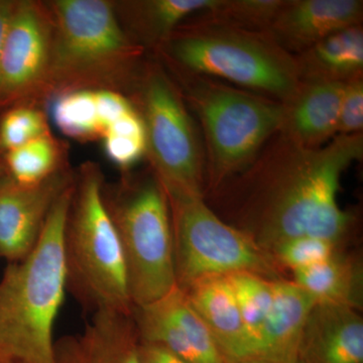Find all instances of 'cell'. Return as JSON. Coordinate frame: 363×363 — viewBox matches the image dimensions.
<instances>
[{"instance_id":"obj_1","label":"cell","mask_w":363,"mask_h":363,"mask_svg":"<svg viewBox=\"0 0 363 363\" xmlns=\"http://www.w3.org/2000/svg\"><path fill=\"white\" fill-rule=\"evenodd\" d=\"M363 157L362 133L303 147L277 133L242 173L204 196L214 213L271 253L291 238L342 245L354 216L338 203L344 172Z\"/></svg>"},{"instance_id":"obj_2","label":"cell","mask_w":363,"mask_h":363,"mask_svg":"<svg viewBox=\"0 0 363 363\" xmlns=\"http://www.w3.org/2000/svg\"><path fill=\"white\" fill-rule=\"evenodd\" d=\"M51 16V54L38 106L81 90H108L130 97L147 59L124 32L112 1H45Z\"/></svg>"},{"instance_id":"obj_3","label":"cell","mask_w":363,"mask_h":363,"mask_svg":"<svg viewBox=\"0 0 363 363\" xmlns=\"http://www.w3.org/2000/svg\"><path fill=\"white\" fill-rule=\"evenodd\" d=\"M172 74L223 81L284 104L301 84L296 57L267 33L191 16L154 52Z\"/></svg>"},{"instance_id":"obj_4","label":"cell","mask_w":363,"mask_h":363,"mask_svg":"<svg viewBox=\"0 0 363 363\" xmlns=\"http://www.w3.org/2000/svg\"><path fill=\"white\" fill-rule=\"evenodd\" d=\"M74 182L59 198L35 248L0 279V353L21 363H54V329L67 293L63 238Z\"/></svg>"},{"instance_id":"obj_5","label":"cell","mask_w":363,"mask_h":363,"mask_svg":"<svg viewBox=\"0 0 363 363\" xmlns=\"http://www.w3.org/2000/svg\"><path fill=\"white\" fill-rule=\"evenodd\" d=\"M104 176L93 162L81 164L64 230L67 292L90 314H131L125 262L105 206Z\"/></svg>"},{"instance_id":"obj_6","label":"cell","mask_w":363,"mask_h":363,"mask_svg":"<svg viewBox=\"0 0 363 363\" xmlns=\"http://www.w3.org/2000/svg\"><path fill=\"white\" fill-rule=\"evenodd\" d=\"M199 123L204 143V196L255 162L279 133L283 104L223 81L169 73Z\"/></svg>"},{"instance_id":"obj_7","label":"cell","mask_w":363,"mask_h":363,"mask_svg":"<svg viewBox=\"0 0 363 363\" xmlns=\"http://www.w3.org/2000/svg\"><path fill=\"white\" fill-rule=\"evenodd\" d=\"M104 198L123 248L133 308L157 302L177 286L168 196L150 169L104 185Z\"/></svg>"},{"instance_id":"obj_8","label":"cell","mask_w":363,"mask_h":363,"mask_svg":"<svg viewBox=\"0 0 363 363\" xmlns=\"http://www.w3.org/2000/svg\"><path fill=\"white\" fill-rule=\"evenodd\" d=\"M142 116L145 157L169 198L204 197V143L178 85L157 60H147L128 97Z\"/></svg>"},{"instance_id":"obj_9","label":"cell","mask_w":363,"mask_h":363,"mask_svg":"<svg viewBox=\"0 0 363 363\" xmlns=\"http://www.w3.org/2000/svg\"><path fill=\"white\" fill-rule=\"evenodd\" d=\"M176 284L185 289L197 279L252 272L286 279L272 255L252 238L214 213L204 197L169 198Z\"/></svg>"},{"instance_id":"obj_10","label":"cell","mask_w":363,"mask_h":363,"mask_svg":"<svg viewBox=\"0 0 363 363\" xmlns=\"http://www.w3.org/2000/svg\"><path fill=\"white\" fill-rule=\"evenodd\" d=\"M52 33L45 1L16 0L0 50V113L18 105L39 107Z\"/></svg>"},{"instance_id":"obj_11","label":"cell","mask_w":363,"mask_h":363,"mask_svg":"<svg viewBox=\"0 0 363 363\" xmlns=\"http://www.w3.org/2000/svg\"><path fill=\"white\" fill-rule=\"evenodd\" d=\"M75 177L70 168L33 185L18 183L6 173L0 177V257L18 262L32 252L52 207Z\"/></svg>"},{"instance_id":"obj_12","label":"cell","mask_w":363,"mask_h":363,"mask_svg":"<svg viewBox=\"0 0 363 363\" xmlns=\"http://www.w3.org/2000/svg\"><path fill=\"white\" fill-rule=\"evenodd\" d=\"M362 0H285L267 35L293 56L332 33L362 25Z\"/></svg>"},{"instance_id":"obj_13","label":"cell","mask_w":363,"mask_h":363,"mask_svg":"<svg viewBox=\"0 0 363 363\" xmlns=\"http://www.w3.org/2000/svg\"><path fill=\"white\" fill-rule=\"evenodd\" d=\"M131 314L98 311L82 331L55 341L54 363H140Z\"/></svg>"},{"instance_id":"obj_14","label":"cell","mask_w":363,"mask_h":363,"mask_svg":"<svg viewBox=\"0 0 363 363\" xmlns=\"http://www.w3.org/2000/svg\"><path fill=\"white\" fill-rule=\"evenodd\" d=\"M345 83L301 81L283 104L279 133L308 149L323 147L337 135L339 109Z\"/></svg>"},{"instance_id":"obj_15","label":"cell","mask_w":363,"mask_h":363,"mask_svg":"<svg viewBox=\"0 0 363 363\" xmlns=\"http://www.w3.org/2000/svg\"><path fill=\"white\" fill-rule=\"evenodd\" d=\"M182 291L211 332L225 362L257 358L226 276L204 277Z\"/></svg>"},{"instance_id":"obj_16","label":"cell","mask_w":363,"mask_h":363,"mask_svg":"<svg viewBox=\"0 0 363 363\" xmlns=\"http://www.w3.org/2000/svg\"><path fill=\"white\" fill-rule=\"evenodd\" d=\"M298 363H363L359 311L317 303L305 326Z\"/></svg>"},{"instance_id":"obj_17","label":"cell","mask_w":363,"mask_h":363,"mask_svg":"<svg viewBox=\"0 0 363 363\" xmlns=\"http://www.w3.org/2000/svg\"><path fill=\"white\" fill-rule=\"evenodd\" d=\"M316 304L311 294L293 279L274 281L259 358L276 363H298L305 326Z\"/></svg>"},{"instance_id":"obj_18","label":"cell","mask_w":363,"mask_h":363,"mask_svg":"<svg viewBox=\"0 0 363 363\" xmlns=\"http://www.w3.org/2000/svg\"><path fill=\"white\" fill-rule=\"evenodd\" d=\"M217 0H128L112 1L117 18L133 42L156 51L191 16L206 11Z\"/></svg>"},{"instance_id":"obj_19","label":"cell","mask_w":363,"mask_h":363,"mask_svg":"<svg viewBox=\"0 0 363 363\" xmlns=\"http://www.w3.org/2000/svg\"><path fill=\"white\" fill-rule=\"evenodd\" d=\"M301 81L346 83L363 76L362 25L350 26L297 55Z\"/></svg>"},{"instance_id":"obj_20","label":"cell","mask_w":363,"mask_h":363,"mask_svg":"<svg viewBox=\"0 0 363 363\" xmlns=\"http://www.w3.org/2000/svg\"><path fill=\"white\" fill-rule=\"evenodd\" d=\"M292 274L293 281L311 294L319 304L362 311L363 269L358 255H348L341 248L330 259Z\"/></svg>"},{"instance_id":"obj_21","label":"cell","mask_w":363,"mask_h":363,"mask_svg":"<svg viewBox=\"0 0 363 363\" xmlns=\"http://www.w3.org/2000/svg\"><path fill=\"white\" fill-rule=\"evenodd\" d=\"M7 175L23 185H33L70 168L65 143L52 133L4 154Z\"/></svg>"},{"instance_id":"obj_22","label":"cell","mask_w":363,"mask_h":363,"mask_svg":"<svg viewBox=\"0 0 363 363\" xmlns=\"http://www.w3.org/2000/svg\"><path fill=\"white\" fill-rule=\"evenodd\" d=\"M226 277L235 296L248 337L257 352V358H259L264 323L272 307L274 281L252 272H234Z\"/></svg>"},{"instance_id":"obj_23","label":"cell","mask_w":363,"mask_h":363,"mask_svg":"<svg viewBox=\"0 0 363 363\" xmlns=\"http://www.w3.org/2000/svg\"><path fill=\"white\" fill-rule=\"evenodd\" d=\"M49 106L52 121L63 135L78 142L101 140L104 130L98 114L96 91L66 93L55 98Z\"/></svg>"},{"instance_id":"obj_24","label":"cell","mask_w":363,"mask_h":363,"mask_svg":"<svg viewBox=\"0 0 363 363\" xmlns=\"http://www.w3.org/2000/svg\"><path fill=\"white\" fill-rule=\"evenodd\" d=\"M157 301L180 327L192 352L194 363H225L211 332L180 288L176 286Z\"/></svg>"},{"instance_id":"obj_25","label":"cell","mask_w":363,"mask_h":363,"mask_svg":"<svg viewBox=\"0 0 363 363\" xmlns=\"http://www.w3.org/2000/svg\"><path fill=\"white\" fill-rule=\"evenodd\" d=\"M105 155L116 167L128 171L145 157V130L142 116L133 109L112 123L101 138Z\"/></svg>"},{"instance_id":"obj_26","label":"cell","mask_w":363,"mask_h":363,"mask_svg":"<svg viewBox=\"0 0 363 363\" xmlns=\"http://www.w3.org/2000/svg\"><path fill=\"white\" fill-rule=\"evenodd\" d=\"M285 0H217L203 11L213 20L267 33Z\"/></svg>"},{"instance_id":"obj_27","label":"cell","mask_w":363,"mask_h":363,"mask_svg":"<svg viewBox=\"0 0 363 363\" xmlns=\"http://www.w3.org/2000/svg\"><path fill=\"white\" fill-rule=\"evenodd\" d=\"M45 109L18 105L0 117V150L4 154L51 133Z\"/></svg>"},{"instance_id":"obj_28","label":"cell","mask_w":363,"mask_h":363,"mask_svg":"<svg viewBox=\"0 0 363 363\" xmlns=\"http://www.w3.org/2000/svg\"><path fill=\"white\" fill-rule=\"evenodd\" d=\"M342 247L324 238L300 236L279 243L272 250L271 255L284 271L293 272L330 259Z\"/></svg>"},{"instance_id":"obj_29","label":"cell","mask_w":363,"mask_h":363,"mask_svg":"<svg viewBox=\"0 0 363 363\" xmlns=\"http://www.w3.org/2000/svg\"><path fill=\"white\" fill-rule=\"evenodd\" d=\"M363 76L352 79L344 85L339 109L337 135L362 133Z\"/></svg>"},{"instance_id":"obj_30","label":"cell","mask_w":363,"mask_h":363,"mask_svg":"<svg viewBox=\"0 0 363 363\" xmlns=\"http://www.w3.org/2000/svg\"><path fill=\"white\" fill-rule=\"evenodd\" d=\"M138 357L140 363H189L162 346L143 341L138 343Z\"/></svg>"},{"instance_id":"obj_31","label":"cell","mask_w":363,"mask_h":363,"mask_svg":"<svg viewBox=\"0 0 363 363\" xmlns=\"http://www.w3.org/2000/svg\"><path fill=\"white\" fill-rule=\"evenodd\" d=\"M16 0H0V50Z\"/></svg>"},{"instance_id":"obj_32","label":"cell","mask_w":363,"mask_h":363,"mask_svg":"<svg viewBox=\"0 0 363 363\" xmlns=\"http://www.w3.org/2000/svg\"><path fill=\"white\" fill-rule=\"evenodd\" d=\"M225 363H276L262 359V358H250V359L238 360V362H229Z\"/></svg>"},{"instance_id":"obj_33","label":"cell","mask_w":363,"mask_h":363,"mask_svg":"<svg viewBox=\"0 0 363 363\" xmlns=\"http://www.w3.org/2000/svg\"><path fill=\"white\" fill-rule=\"evenodd\" d=\"M6 173V164H4V154L0 150V177Z\"/></svg>"},{"instance_id":"obj_34","label":"cell","mask_w":363,"mask_h":363,"mask_svg":"<svg viewBox=\"0 0 363 363\" xmlns=\"http://www.w3.org/2000/svg\"><path fill=\"white\" fill-rule=\"evenodd\" d=\"M14 360L0 353V363H13Z\"/></svg>"},{"instance_id":"obj_35","label":"cell","mask_w":363,"mask_h":363,"mask_svg":"<svg viewBox=\"0 0 363 363\" xmlns=\"http://www.w3.org/2000/svg\"><path fill=\"white\" fill-rule=\"evenodd\" d=\"M13 363H21V362H13Z\"/></svg>"}]
</instances>
